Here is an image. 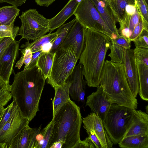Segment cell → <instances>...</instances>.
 I'll use <instances>...</instances> for the list:
<instances>
[{"label": "cell", "mask_w": 148, "mask_h": 148, "mask_svg": "<svg viewBox=\"0 0 148 148\" xmlns=\"http://www.w3.org/2000/svg\"><path fill=\"white\" fill-rule=\"evenodd\" d=\"M124 66L127 82L131 90L136 98L138 93V73L133 49L124 50L122 63Z\"/></svg>", "instance_id": "13"}, {"label": "cell", "mask_w": 148, "mask_h": 148, "mask_svg": "<svg viewBox=\"0 0 148 148\" xmlns=\"http://www.w3.org/2000/svg\"><path fill=\"white\" fill-rule=\"evenodd\" d=\"M100 85L103 87L107 99L112 104L134 110L137 109V100L130 88L123 64L105 61Z\"/></svg>", "instance_id": "3"}, {"label": "cell", "mask_w": 148, "mask_h": 148, "mask_svg": "<svg viewBox=\"0 0 148 148\" xmlns=\"http://www.w3.org/2000/svg\"><path fill=\"white\" fill-rule=\"evenodd\" d=\"M133 42L136 47L148 48V31L143 29Z\"/></svg>", "instance_id": "36"}, {"label": "cell", "mask_w": 148, "mask_h": 148, "mask_svg": "<svg viewBox=\"0 0 148 148\" xmlns=\"http://www.w3.org/2000/svg\"><path fill=\"white\" fill-rule=\"evenodd\" d=\"M19 17L21 24L17 35H21L22 39L33 40L49 32L50 19L44 17L36 9L23 12Z\"/></svg>", "instance_id": "8"}, {"label": "cell", "mask_w": 148, "mask_h": 148, "mask_svg": "<svg viewBox=\"0 0 148 148\" xmlns=\"http://www.w3.org/2000/svg\"><path fill=\"white\" fill-rule=\"evenodd\" d=\"M88 137L94 144L95 148H102L101 143L95 132L92 130H86Z\"/></svg>", "instance_id": "41"}, {"label": "cell", "mask_w": 148, "mask_h": 148, "mask_svg": "<svg viewBox=\"0 0 148 148\" xmlns=\"http://www.w3.org/2000/svg\"><path fill=\"white\" fill-rule=\"evenodd\" d=\"M27 0H0V3H6L17 7L24 4Z\"/></svg>", "instance_id": "44"}, {"label": "cell", "mask_w": 148, "mask_h": 148, "mask_svg": "<svg viewBox=\"0 0 148 148\" xmlns=\"http://www.w3.org/2000/svg\"><path fill=\"white\" fill-rule=\"evenodd\" d=\"M42 51L43 50H40L32 53L31 60L26 69L32 68L36 65L38 58Z\"/></svg>", "instance_id": "43"}, {"label": "cell", "mask_w": 148, "mask_h": 148, "mask_svg": "<svg viewBox=\"0 0 148 148\" xmlns=\"http://www.w3.org/2000/svg\"><path fill=\"white\" fill-rule=\"evenodd\" d=\"M85 44L80 62L83 66L87 85L97 87L100 85L101 73L111 39L101 32L86 28Z\"/></svg>", "instance_id": "2"}, {"label": "cell", "mask_w": 148, "mask_h": 148, "mask_svg": "<svg viewBox=\"0 0 148 148\" xmlns=\"http://www.w3.org/2000/svg\"><path fill=\"white\" fill-rule=\"evenodd\" d=\"M140 18L139 13L137 8L136 12L134 14L127 15L124 21L120 25L119 29L127 27L132 34L134 28L139 22Z\"/></svg>", "instance_id": "31"}, {"label": "cell", "mask_w": 148, "mask_h": 148, "mask_svg": "<svg viewBox=\"0 0 148 148\" xmlns=\"http://www.w3.org/2000/svg\"><path fill=\"white\" fill-rule=\"evenodd\" d=\"M34 128L29 124L25 125L15 136L8 148H29Z\"/></svg>", "instance_id": "23"}, {"label": "cell", "mask_w": 148, "mask_h": 148, "mask_svg": "<svg viewBox=\"0 0 148 148\" xmlns=\"http://www.w3.org/2000/svg\"><path fill=\"white\" fill-rule=\"evenodd\" d=\"M133 53L136 60L148 66V48L136 47L133 49Z\"/></svg>", "instance_id": "35"}, {"label": "cell", "mask_w": 148, "mask_h": 148, "mask_svg": "<svg viewBox=\"0 0 148 148\" xmlns=\"http://www.w3.org/2000/svg\"><path fill=\"white\" fill-rule=\"evenodd\" d=\"M109 49L110 53L108 55L111 61L114 62L122 63L123 53L125 49L111 40Z\"/></svg>", "instance_id": "29"}, {"label": "cell", "mask_w": 148, "mask_h": 148, "mask_svg": "<svg viewBox=\"0 0 148 148\" xmlns=\"http://www.w3.org/2000/svg\"><path fill=\"white\" fill-rule=\"evenodd\" d=\"M14 75L11 85L12 97L21 115L30 122L39 110V103L46 79L36 65Z\"/></svg>", "instance_id": "1"}, {"label": "cell", "mask_w": 148, "mask_h": 148, "mask_svg": "<svg viewBox=\"0 0 148 148\" xmlns=\"http://www.w3.org/2000/svg\"><path fill=\"white\" fill-rule=\"evenodd\" d=\"M3 38H1L0 37V42H1V40H2Z\"/></svg>", "instance_id": "50"}, {"label": "cell", "mask_w": 148, "mask_h": 148, "mask_svg": "<svg viewBox=\"0 0 148 148\" xmlns=\"http://www.w3.org/2000/svg\"><path fill=\"white\" fill-rule=\"evenodd\" d=\"M146 3L148 4V0H145Z\"/></svg>", "instance_id": "51"}, {"label": "cell", "mask_w": 148, "mask_h": 148, "mask_svg": "<svg viewBox=\"0 0 148 148\" xmlns=\"http://www.w3.org/2000/svg\"><path fill=\"white\" fill-rule=\"evenodd\" d=\"M52 120L53 133L48 148L59 140L64 143L63 148H75L81 140L82 119L80 108L70 100L57 112Z\"/></svg>", "instance_id": "4"}, {"label": "cell", "mask_w": 148, "mask_h": 148, "mask_svg": "<svg viewBox=\"0 0 148 148\" xmlns=\"http://www.w3.org/2000/svg\"><path fill=\"white\" fill-rule=\"evenodd\" d=\"M103 21L114 34L120 36L117 28L116 21L110 7L109 2L105 0H92Z\"/></svg>", "instance_id": "17"}, {"label": "cell", "mask_w": 148, "mask_h": 148, "mask_svg": "<svg viewBox=\"0 0 148 148\" xmlns=\"http://www.w3.org/2000/svg\"><path fill=\"white\" fill-rule=\"evenodd\" d=\"M78 60L71 50L58 48L55 52L51 73L47 79V82L54 88L63 85Z\"/></svg>", "instance_id": "6"}, {"label": "cell", "mask_w": 148, "mask_h": 148, "mask_svg": "<svg viewBox=\"0 0 148 148\" xmlns=\"http://www.w3.org/2000/svg\"><path fill=\"white\" fill-rule=\"evenodd\" d=\"M12 97L11 85L0 78V108H4Z\"/></svg>", "instance_id": "28"}, {"label": "cell", "mask_w": 148, "mask_h": 148, "mask_svg": "<svg viewBox=\"0 0 148 148\" xmlns=\"http://www.w3.org/2000/svg\"><path fill=\"white\" fill-rule=\"evenodd\" d=\"M97 88L95 92L87 97L86 106L103 121L112 103L107 99L103 87L99 85Z\"/></svg>", "instance_id": "14"}, {"label": "cell", "mask_w": 148, "mask_h": 148, "mask_svg": "<svg viewBox=\"0 0 148 148\" xmlns=\"http://www.w3.org/2000/svg\"><path fill=\"white\" fill-rule=\"evenodd\" d=\"M143 23L141 18L139 22L134 28L132 34L131 36L130 41L134 42L139 35L143 29Z\"/></svg>", "instance_id": "39"}, {"label": "cell", "mask_w": 148, "mask_h": 148, "mask_svg": "<svg viewBox=\"0 0 148 148\" xmlns=\"http://www.w3.org/2000/svg\"><path fill=\"white\" fill-rule=\"evenodd\" d=\"M0 148H4V147L3 145L0 144Z\"/></svg>", "instance_id": "49"}, {"label": "cell", "mask_w": 148, "mask_h": 148, "mask_svg": "<svg viewBox=\"0 0 148 148\" xmlns=\"http://www.w3.org/2000/svg\"><path fill=\"white\" fill-rule=\"evenodd\" d=\"M118 144L120 147L123 148H148V135L125 137Z\"/></svg>", "instance_id": "24"}, {"label": "cell", "mask_w": 148, "mask_h": 148, "mask_svg": "<svg viewBox=\"0 0 148 148\" xmlns=\"http://www.w3.org/2000/svg\"><path fill=\"white\" fill-rule=\"evenodd\" d=\"M21 40H14L5 49L0 60V78L6 82L9 83L11 75L15 74L13 66L18 55Z\"/></svg>", "instance_id": "11"}, {"label": "cell", "mask_w": 148, "mask_h": 148, "mask_svg": "<svg viewBox=\"0 0 148 148\" xmlns=\"http://www.w3.org/2000/svg\"><path fill=\"white\" fill-rule=\"evenodd\" d=\"M135 1L142 21L143 28L148 31V4L145 0H135Z\"/></svg>", "instance_id": "30"}, {"label": "cell", "mask_w": 148, "mask_h": 148, "mask_svg": "<svg viewBox=\"0 0 148 148\" xmlns=\"http://www.w3.org/2000/svg\"><path fill=\"white\" fill-rule=\"evenodd\" d=\"M19 50L22 54V56L16 62L15 67L20 69L24 64L25 66L24 69H26L31 62L32 53L30 49L27 48L19 49Z\"/></svg>", "instance_id": "33"}, {"label": "cell", "mask_w": 148, "mask_h": 148, "mask_svg": "<svg viewBox=\"0 0 148 148\" xmlns=\"http://www.w3.org/2000/svg\"><path fill=\"white\" fill-rule=\"evenodd\" d=\"M105 0L107 1H108V2H109L110 0Z\"/></svg>", "instance_id": "52"}, {"label": "cell", "mask_w": 148, "mask_h": 148, "mask_svg": "<svg viewBox=\"0 0 148 148\" xmlns=\"http://www.w3.org/2000/svg\"><path fill=\"white\" fill-rule=\"evenodd\" d=\"M9 37L3 38L0 42V60L5 49L14 40Z\"/></svg>", "instance_id": "42"}, {"label": "cell", "mask_w": 148, "mask_h": 148, "mask_svg": "<svg viewBox=\"0 0 148 148\" xmlns=\"http://www.w3.org/2000/svg\"><path fill=\"white\" fill-rule=\"evenodd\" d=\"M53 125V122L52 120L44 128L45 133L43 142L41 148H48L52 134Z\"/></svg>", "instance_id": "37"}, {"label": "cell", "mask_w": 148, "mask_h": 148, "mask_svg": "<svg viewBox=\"0 0 148 148\" xmlns=\"http://www.w3.org/2000/svg\"><path fill=\"white\" fill-rule=\"evenodd\" d=\"M134 110L116 104H112L103 123L112 142L118 143L124 137L131 124Z\"/></svg>", "instance_id": "5"}, {"label": "cell", "mask_w": 148, "mask_h": 148, "mask_svg": "<svg viewBox=\"0 0 148 148\" xmlns=\"http://www.w3.org/2000/svg\"><path fill=\"white\" fill-rule=\"evenodd\" d=\"M83 65L79 62L75 66L73 72L66 81L70 82L69 93L73 100L83 102L84 101L86 81L83 78Z\"/></svg>", "instance_id": "12"}, {"label": "cell", "mask_w": 148, "mask_h": 148, "mask_svg": "<svg viewBox=\"0 0 148 148\" xmlns=\"http://www.w3.org/2000/svg\"><path fill=\"white\" fill-rule=\"evenodd\" d=\"M86 29L76 20L58 48L71 50L79 59L84 46Z\"/></svg>", "instance_id": "10"}, {"label": "cell", "mask_w": 148, "mask_h": 148, "mask_svg": "<svg viewBox=\"0 0 148 148\" xmlns=\"http://www.w3.org/2000/svg\"><path fill=\"white\" fill-rule=\"evenodd\" d=\"M95 145L88 136L84 140H81L77 144L75 148H95Z\"/></svg>", "instance_id": "40"}, {"label": "cell", "mask_w": 148, "mask_h": 148, "mask_svg": "<svg viewBox=\"0 0 148 148\" xmlns=\"http://www.w3.org/2000/svg\"><path fill=\"white\" fill-rule=\"evenodd\" d=\"M70 85V82L66 81L62 86L54 88L55 94L52 102L53 117L63 106L71 100L69 93Z\"/></svg>", "instance_id": "20"}, {"label": "cell", "mask_w": 148, "mask_h": 148, "mask_svg": "<svg viewBox=\"0 0 148 148\" xmlns=\"http://www.w3.org/2000/svg\"><path fill=\"white\" fill-rule=\"evenodd\" d=\"M148 105H147V106L146 107V112H147V113L148 114Z\"/></svg>", "instance_id": "48"}, {"label": "cell", "mask_w": 148, "mask_h": 148, "mask_svg": "<svg viewBox=\"0 0 148 148\" xmlns=\"http://www.w3.org/2000/svg\"><path fill=\"white\" fill-rule=\"evenodd\" d=\"M64 143L61 140L54 142L51 146L50 148H63Z\"/></svg>", "instance_id": "46"}, {"label": "cell", "mask_w": 148, "mask_h": 148, "mask_svg": "<svg viewBox=\"0 0 148 148\" xmlns=\"http://www.w3.org/2000/svg\"><path fill=\"white\" fill-rule=\"evenodd\" d=\"M29 122L21 115L18 109L0 130V144L4 148H8L14 138Z\"/></svg>", "instance_id": "9"}, {"label": "cell", "mask_w": 148, "mask_h": 148, "mask_svg": "<svg viewBox=\"0 0 148 148\" xmlns=\"http://www.w3.org/2000/svg\"><path fill=\"white\" fill-rule=\"evenodd\" d=\"M81 0H69L61 10L53 18L50 19L49 33L64 24L75 11Z\"/></svg>", "instance_id": "18"}, {"label": "cell", "mask_w": 148, "mask_h": 148, "mask_svg": "<svg viewBox=\"0 0 148 148\" xmlns=\"http://www.w3.org/2000/svg\"><path fill=\"white\" fill-rule=\"evenodd\" d=\"M20 10L16 6H4L0 8V25L14 24Z\"/></svg>", "instance_id": "26"}, {"label": "cell", "mask_w": 148, "mask_h": 148, "mask_svg": "<svg viewBox=\"0 0 148 148\" xmlns=\"http://www.w3.org/2000/svg\"><path fill=\"white\" fill-rule=\"evenodd\" d=\"M57 33H49L30 42L27 41L22 45L21 48H28L32 53L43 50L45 51H50L52 45L57 36Z\"/></svg>", "instance_id": "19"}, {"label": "cell", "mask_w": 148, "mask_h": 148, "mask_svg": "<svg viewBox=\"0 0 148 148\" xmlns=\"http://www.w3.org/2000/svg\"><path fill=\"white\" fill-rule=\"evenodd\" d=\"M83 127L86 130H93L98 137L102 148H110L114 144L107 133L103 125V121L96 114L91 112L83 118Z\"/></svg>", "instance_id": "15"}, {"label": "cell", "mask_w": 148, "mask_h": 148, "mask_svg": "<svg viewBox=\"0 0 148 148\" xmlns=\"http://www.w3.org/2000/svg\"><path fill=\"white\" fill-rule=\"evenodd\" d=\"M73 14L85 28L103 33L111 40L118 37L106 24L92 0H81Z\"/></svg>", "instance_id": "7"}, {"label": "cell", "mask_w": 148, "mask_h": 148, "mask_svg": "<svg viewBox=\"0 0 148 148\" xmlns=\"http://www.w3.org/2000/svg\"><path fill=\"white\" fill-rule=\"evenodd\" d=\"M109 3L116 22H119L120 25L123 23L127 16V6L136 5L135 0H110Z\"/></svg>", "instance_id": "22"}, {"label": "cell", "mask_w": 148, "mask_h": 148, "mask_svg": "<svg viewBox=\"0 0 148 148\" xmlns=\"http://www.w3.org/2000/svg\"><path fill=\"white\" fill-rule=\"evenodd\" d=\"M55 55V53L43 51L38 58L36 65L46 79L50 75Z\"/></svg>", "instance_id": "25"}, {"label": "cell", "mask_w": 148, "mask_h": 148, "mask_svg": "<svg viewBox=\"0 0 148 148\" xmlns=\"http://www.w3.org/2000/svg\"><path fill=\"white\" fill-rule=\"evenodd\" d=\"M19 29V27L15 26L14 24L0 25V37H9L14 40L18 33Z\"/></svg>", "instance_id": "32"}, {"label": "cell", "mask_w": 148, "mask_h": 148, "mask_svg": "<svg viewBox=\"0 0 148 148\" xmlns=\"http://www.w3.org/2000/svg\"><path fill=\"white\" fill-rule=\"evenodd\" d=\"M76 18L69 22L63 24L58 28L56 32L57 36L53 43L50 52L55 53L63 42L72 26L76 21Z\"/></svg>", "instance_id": "27"}, {"label": "cell", "mask_w": 148, "mask_h": 148, "mask_svg": "<svg viewBox=\"0 0 148 148\" xmlns=\"http://www.w3.org/2000/svg\"><path fill=\"white\" fill-rule=\"evenodd\" d=\"M138 73V94L143 100L148 101V66L136 59Z\"/></svg>", "instance_id": "21"}, {"label": "cell", "mask_w": 148, "mask_h": 148, "mask_svg": "<svg viewBox=\"0 0 148 148\" xmlns=\"http://www.w3.org/2000/svg\"><path fill=\"white\" fill-rule=\"evenodd\" d=\"M5 108H0V123L5 113Z\"/></svg>", "instance_id": "47"}, {"label": "cell", "mask_w": 148, "mask_h": 148, "mask_svg": "<svg viewBox=\"0 0 148 148\" xmlns=\"http://www.w3.org/2000/svg\"><path fill=\"white\" fill-rule=\"evenodd\" d=\"M139 135H148V115L141 110H134L131 124L124 137Z\"/></svg>", "instance_id": "16"}, {"label": "cell", "mask_w": 148, "mask_h": 148, "mask_svg": "<svg viewBox=\"0 0 148 148\" xmlns=\"http://www.w3.org/2000/svg\"><path fill=\"white\" fill-rule=\"evenodd\" d=\"M111 40L125 49H127L131 48V42L124 36L120 35L115 39Z\"/></svg>", "instance_id": "38"}, {"label": "cell", "mask_w": 148, "mask_h": 148, "mask_svg": "<svg viewBox=\"0 0 148 148\" xmlns=\"http://www.w3.org/2000/svg\"><path fill=\"white\" fill-rule=\"evenodd\" d=\"M18 109L16 103L13 100L12 102L5 108L4 114L0 123V130L9 121Z\"/></svg>", "instance_id": "34"}, {"label": "cell", "mask_w": 148, "mask_h": 148, "mask_svg": "<svg viewBox=\"0 0 148 148\" xmlns=\"http://www.w3.org/2000/svg\"><path fill=\"white\" fill-rule=\"evenodd\" d=\"M56 0H35L36 4L40 6L48 7Z\"/></svg>", "instance_id": "45"}]
</instances>
